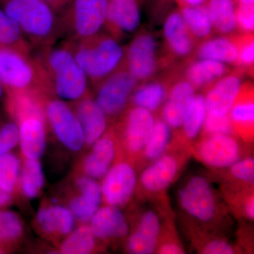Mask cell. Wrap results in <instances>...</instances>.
Masks as SVG:
<instances>
[{
  "instance_id": "6da1fadb",
  "label": "cell",
  "mask_w": 254,
  "mask_h": 254,
  "mask_svg": "<svg viewBox=\"0 0 254 254\" xmlns=\"http://www.w3.org/2000/svg\"><path fill=\"white\" fill-rule=\"evenodd\" d=\"M38 64L48 86L60 100L78 101L86 96L88 79L69 46L46 50Z\"/></svg>"
},
{
  "instance_id": "7a4b0ae2",
  "label": "cell",
  "mask_w": 254,
  "mask_h": 254,
  "mask_svg": "<svg viewBox=\"0 0 254 254\" xmlns=\"http://www.w3.org/2000/svg\"><path fill=\"white\" fill-rule=\"evenodd\" d=\"M68 45L87 78L95 84L125 64L126 50L110 34L98 33Z\"/></svg>"
},
{
  "instance_id": "3957f363",
  "label": "cell",
  "mask_w": 254,
  "mask_h": 254,
  "mask_svg": "<svg viewBox=\"0 0 254 254\" xmlns=\"http://www.w3.org/2000/svg\"><path fill=\"white\" fill-rule=\"evenodd\" d=\"M3 10L16 21L26 38L36 44L48 47L58 36V18L44 0H5Z\"/></svg>"
},
{
  "instance_id": "277c9868",
  "label": "cell",
  "mask_w": 254,
  "mask_h": 254,
  "mask_svg": "<svg viewBox=\"0 0 254 254\" xmlns=\"http://www.w3.org/2000/svg\"><path fill=\"white\" fill-rule=\"evenodd\" d=\"M0 83L11 91H36L48 86L38 63L27 54L0 46Z\"/></svg>"
},
{
  "instance_id": "5b68a950",
  "label": "cell",
  "mask_w": 254,
  "mask_h": 254,
  "mask_svg": "<svg viewBox=\"0 0 254 254\" xmlns=\"http://www.w3.org/2000/svg\"><path fill=\"white\" fill-rule=\"evenodd\" d=\"M169 63L161 55L160 44L155 36L148 31H141L126 50L125 66L138 83L154 77L162 67Z\"/></svg>"
},
{
  "instance_id": "8992f818",
  "label": "cell",
  "mask_w": 254,
  "mask_h": 254,
  "mask_svg": "<svg viewBox=\"0 0 254 254\" xmlns=\"http://www.w3.org/2000/svg\"><path fill=\"white\" fill-rule=\"evenodd\" d=\"M66 20L71 38L82 41L98 34L105 27L109 0H72Z\"/></svg>"
},
{
  "instance_id": "52a82bcc",
  "label": "cell",
  "mask_w": 254,
  "mask_h": 254,
  "mask_svg": "<svg viewBox=\"0 0 254 254\" xmlns=\"http://www.w3.org/2000/svg\"><path fill=\"white\" fill-rule=\"evenodd\" d=\"M138 82L125 64L98 84L96 99L107 117H116L126 108Z\"/></svg>"
},
{
  "instance_id": "ba28073f",
  "label": "cell",
  "mask_w": 254,
  "mask_h": 254,
  "mask_svg": "<svg viewBox=\"0 0 254 254\" xmlns=\"http://www.w3.org/2000/svg\"><path fill=\"white\" fill-rule=\"evenodd\" d=\"M44 113L55 136L66 148L72 151L81 149L85 143L81 125L73 110L64 100H48Z\"/></svg>"
},
{
  "instance_id": "9c48e42d",
  "label": "cell",
  "mask_w": 254,
  "mask_h": 254,
  "mask_svg": "<svg viewBox=\"0 0 254 254\" xmlns=\"http://www.w3.org/2000/svg\"><path fill=\"white\" fill-rule=\"evenodd\" d=\"M179 201L190 216L200 222L211 221L217 213L213 190L206 179L195 175L190 177L179 190Z\"/></svg>"
},
{
  "instance_id": "30bf717a",
  "label": "cell",
  "mask_w": 254,
  "mask_h": 254,
  "mask_svg": "<svg viewBox=\"0 0 254 254\" xmlns=\"http://www.w3.org/2000/svg\"><path fill=\"white\" fill-rule=\"evenodd\" d=\"M136 175L129 164L121 162L114 165L105 175L101 188L102 198L108 205H126L134 193Z\"/></svg>"
},
{
  "instance_id": "8fae6325",
  "label": "cell",
  "mask_w": 254,
  "mask_h": 254,
  "mask_svg": "<svg viewBox=\"0 0 254 254\" xmlns=\"http://www.w3.org/2000/svg\"><path fill=\"white\" fill-rule=\"evenodd\" d=\"M243 69L230 71L207 88L205 97L207 113L215 116L228 115L241 87Z\"/></svg>"
},
{
  "instance_id": "7c38bea8",
  "label": "cell",
  "mask_w": 254,
  "mask_h": 254,
  "mask_svg": "<svg viewBox=\"0 0 254 254\" xmlns=\"http://www.w3.org/2000/svg\"><path fill=\"white\" fill-rule=\"evenodd\" d=\"M142 0H109L105 27L118 40L132 34L141 23Z\"/></svg>"
},
{
  "instance_id": "4fadbf2b",
  "label": "cell",
  "mask_w": 254,
  "mask_h": 254,
  "mask_svg": "<svg viewBox=\"0 0 254 254\" xmlns=\"http://www.w3.org/2000/svg\"><path fill=\"white\" fill-rule=\"evenodd\" d=\"M198 153L205 165L225 168L240 160L241 148L237 140L230 135H208L198 147Z\"/></svg>"
},
{
  "instance_id": "5bb4252c",
  "label": "cell",
  "mask_w": 254,
  "mask_h": 254,
  "mask_svg": "<svg viewBox=\"0 0 254 254\" xmlns=\"http://www.w3.org/2000/svg\"><path fill=\"white\" fill-rule=\"evenodd\" d=\"M163 36L167 50L173 58L177 59L190 58L198 44L187 28L178 9L172 10L167 15Z\"/></svg>"
},
{
  "instance_id": "9a60e30c",
  "label": "cell",
  "mask_w": 254,
  "mask_h": 254,
  "mask_svg": "<svg viewBox=\"0 0 254 254\" xmlns=\"http://www.w3.org/2000/svg\"><path fill=\"white\" fill-rule=\"evenodd\" d=\"M195 90L185 78L172 83L162 111L163 120L170 128L182 127L195 95Z\"/></svg>"
},
{
  "instance_id": "2e32d148",
  "label": "cell",
  "mask_w": 254,
  "mask_h": 254,
  "mask_svg": "<svg viewBox=\"0 0 254 254\" xmlns=\"http://www.w3.org/2000/svg\"><path fill=\"white\" fill-rule=\"evenodd\" d=\"M17 120L19 144L26 159L39 160L46 148L45 113L26 115Z\"/></svg>"
},
{
  "instance_id": "e0dca14e",
  "label": "cell",
  "mask_w": 254,
  "mask_h": 254,
  "mask_svg": "<svg viewBox=\"0 0 254 254\" xmlns=\"http://www.w3.org/2000/svg\"><path fill=\"white\" fill-rule=\"evenodd\" d=\"M155 122L151 112L144 108L133 106L128 112L124 123V141L128 151L137 153L144 149Z\"/></svg>"
},
{
  "instance_id": "ac0fdd59",
  "label": "cell",
  "mask_w": 254,
  "mask_h": 254,
  "mask_svg": "<svg viewBox=\"0 0 254 254\" xmlns=\"http://www.w3.org/2000/svg\"><path fill=\"white\" fill-rule=\"evenodd\" d=\"M73 112L81 125L85 144L93 145L104 134L108 125L107 115L95 100L87 95L78 100Z\"/></svg>"
},
{
  "instance_id": "d6986e66",
  "label": "cell",
  "mask_w": 254,
  "mask_h": 254,
  "mask_svg": "<svg viewBox=\"0 0 254 254\" xmlns=\"http://www.w3.org/2000/svg\"><path fill=\"white\" fill-rule=\"evenodd\" d=\"M161 231V222L156 213L148 210L143 214L136 230L130 235L127 250L133 254L154 253Z\"/></svg>"
},
{
  "instance_id": "ffe728a7",
  "label": "cell",
  "mask_w": 254,
  "mask_h": 254,
  "mask_svg": "<svg viewBox=\"0 0 254 254\" xmlns=\"http://www.w3.org/2000/svg\"><path fill=\"white\" fill-rule=\"evenodd\" d=\"M80 194L69 201L68 208L75 218L83 223L91 221L100 208L102 200L100 186L94 179L88 176L78 177L76 182Z\"/></svg>"
},
{
  "instance_id": "44dd1931",
  "label": "cell",
  "mask_w": 254,
  "mask_h": 254,
  "mask_svg": "<svg viewBox=\"0 0 254 254\" xmlns=\"http://www.w3.org/2000/svg\"><path fill=\"white\" fill-rule=\"evenodd\" d=\"M91 231L102 240L124 238L128 233L125 215L118 207L108 205L98 208L91 220Z\"/></svg>"
},
{
  "instance_id": "7402d4cb",
  "label": "cell",
  "mask_w": 254,
  "mask_h": 254,
  "mask_svg": "<svg viewBox=\"0 0 254 254\" xmlns=\"http://www.w3.org/2000/svg\"><path fill=\"white\" fill-rule=\"evenodd\" d=\"M178 170V160L173 155H164L145 169L142 173L140 182L147 191L158 193L171 185Z\"/></svg>"
},
{
  "instance_id": "603a6c76",
  "label": "cell",
  "mask_w": 254,
  "mask_h": 254,
  "mask_svg": "<svg viewBox=\"0 0 254 254\" xmlns=\"http://www.w3.org/2000/svg\"><path fill=\"white\" fill-rule=\"evenodd\" d=\"M92 145L91 153L83 163V170L86 176L94 180L103 178L109 171L115 159V140L110 133H105Z\"/></svg>"
},
{
  "instance_id": "cb8c5ba5",
  "label": "cell",
  "mask_w": 254,
  "mask_h": 254,
  "mask_svg": "<svg viewBox=\"0 0 254 254\" xmlns=\"http://www.w3.org/2000/svg\"><path fill=\"white\" fill-rule=\"evenodd\" d=\"M173 79H153L141 82L132 93L131 99L133 106L144 108L149 111H157L165 103Z\"/></svg>"
},
{
  "instance_id": "d4e9b609",
  "label": "cell",
  "mask_w": 254,
  "mask_h": 254,
  "mask_svg": "<svg viewBox=\"0 0 254 254\" xmlns=\"http://www.w3.org/2000/svg\"><path fill=\"white\" fill-rule=\"evenodd\" d=\"M75 219L69 208L61 205L42 207L37 215V222L47 235H69L74 230Z\"/></svg>"
},
{
  "instance_id": "484cf974",
  "label": "cell",
  "mask_w": 254,
  "mask_h": 254,
  "mask_svg": "<svg viewBox=\"0 0 254 254\" xmlns=\"http://www.w3.org/2000/svg\"><path fill=\"white\" fill-rule=\"evenodd\" d=\"M230 71L227 64L210 60H198L190 63L184 78L195 89H206Z\"/></svg>"
},
{
  "instance_id": "4316f807",
  "label": "cell",
  "mask_w": 254,
  "mask_h": 254,
  "mask_svg": "<svg viewBox=\"0 0 254 254\" xmlns=\"http://www.w3.org/2000/svg\"><path fill=\"white\" fill-rule=\"evenodd\" d=\"M198 60H210L236 66L238 50L232 36H222L208 39L198 44L195 51Z\"/></svg>"
},
{
  "instance_id": "83f0119b",
  "label": "cell",
  "mask_w": 254,
  "mask_h": 254,
  "mask_svg": "<svg viewBox=\"0 0 254 254\" xmlns=\"http://www.w3.org/2000/svg\"><path fill=\"white\" fill-rule=\"evenodd\" d=\"M213 31L222 36H232L238 30L236 0H208L206 4Z\"/></svg>"
},
{
  "instance_id": "f1b7e54d",
  "label": "cell",
  "mask_w": 254,
  "mask_h": 254,
  "mask_svg": "<svg viewBox=\"0 0 254 254\" xmlns=\"http://www.w3.org/2000/svg\"><path fill=\"white\" fill-rule=\"evenodd\" d=\"M234 129L251 131L254 123V87L250 83H242L230 113Z\"/></svg>"
},
{
  "instance_id": "f546056e",
  "label": "cell",
  "mask_w": 254,
  "mask_h": 254,
  "mask_svg": "<svg viewBox=\"0 0 254 254\" xmlns=\"http://www.w3.org/2000/svg\"><path fill=\"white\" fill-rule=\"evenodd\" d=\"M178 9L187 28L198 44L211 37L213 28L206 4L180 6Z\"/></svg>"
},
{
  "instance_id": "4dcf8cb0",
  "label": "cell",
  "mask_w": 254,
  "mask_h": 254,
  "mask_svg": "<svg viewBox=\"0 0 254 254\" xmlns=\"http://www.w3.org/2000/svg\"><path fill=\"white\" fill-rule=\"evenodd\" d=\"M0 46L27 55L29 52V45L21 28L2 9H0Z\"/></svg>"
},
{
  "instance_id": "1f68e13d",
  "label": "cell",
  "mask_w": 254,
  "mask_h": 254,
  "mask_svg": "<svg viewBox=\"0 0 254 254\" xmlns=\"http://www.w3.org/2000/svg\"><path fill=\"white\" fill-rule=\"evenodd\" d=\"M44 185V175L39 160L26 159L21 177L20 186L23 194L28 198H34L41 193Z\"/></svg>"
},
{
  "instance_id": "d6a6232c",
  "label": "cell",
  "mask_w": 254,
  "mask_h": 254,
  "mask_svg": "<svg viewBox=\"0 0 254 254\" xmlns=\"http://www.w3.org/2000/svg\"><path fill=\"white\" fill-rule=\"evenodd\" d=\"M95 239L90 226L81 225L73 230L64 241L60 247V252L64 254L91 253L95 248Z\"/></svg>"
},
{
  "instance_id": "836d02e7",
  "label": "cell",
  "mask_w": 254,
  "mask_h": 254,
  "mask_svg": "<svg viewBox=\"0 0 254 254\" xmlns=\"http://www.w3.org/2000/svg\"><path fill=\"white\" fill-rule=\"evenodd\" d=\"M163 120H156L153 131L144 148L145 156L149 160H157L163 155L171 138V130Z\"/></svg>"
},
{
  "instance_id": "e575fe53",
  "label": "cell",
  "mask_w": 254,
  "mask_h": 254,
  "mask_svg": "<svg viewBox=\"0 0 254 254\" xmlns=\"http://www.w3.org/2000/svg\"><path fill=\"white\" fill-rule=\"evenodd\" d=\"M206 114L205 97L203 95L195 94L182 126L187 138L193 139L199 134L203 128Z\"/></svg>"
},
{
  "instance_id": "d590c367",
  "label": "cell",
  "mask_w": 254,
  "mask_h": 254,
  "mask_svg": "<svg viewBox=\"0 0 254 254\" xmlns=\"http://www.w3.org/2000/svg\"><path fill=\"white\" fill-rule=\"evenodd\" d=\"M20 174V160L13 153L0 157V187L8 193L14 191Z\"/></svg>"
},
{
  "instance_id": "8d00e7d4",
  "label": "cell",
  "mask_w": 254,
  "mask_h": 254,
  "mask_svg": "<svg viewBox=\"0 0 254 254\" xmlns=\"http://www.w3.org/2000/svg\"><path fill=\"white\" fill-rule=\"evenodd\" d=\"M23 226L17 214L10 210H0V244H9L23 235Z\"/></svg>"
},
{
  "instance_id": "74e56055",
  "label": "cell",
  "mask_w": 254,
  "mask_h": 254,
  "mask_svg": "<svg viewBox=\"0 0 254 254\" xmlns=\"http://www.w3.org/2000/svg\"><path fill=\"white\" fill-rule=\"evenodd\" d=\"M238 50L236 66L242 69L252 68L254 63V40L253 33L233 35Z\"/></svg>"
},
{
  "instance_id": "f35d334b",
  "label": "cell",
  "mask_w": 254,
  "mask_h": 254,
  "mask_svg": "<svg viewBox=\"0 0 254 254\" xmlns=\"http://www.w3.org/2000/svg\"><path fill=\"white\" fill-rule=\"evenodd\" d=\"M203 131L208 135L228 134L233 131V125L230 115L215 116L206 114L203 126Z\"/></svg>"
},
{
  "instance_id": "ab89813d",
  "label": "cell",
  "mask_w": 254,
  "mask_h": 254,
  "mask_svg": "<svg viewBox=\"0 0 254 254\" xmlns=\"http://www.w3.org/2000/svg\"><path fill=\"white\" fill-rule=\"evenodd\" d=\"M19 143L17 124L6 123L0 127V157L10 153Z\"/></svg>"
},
{
  "instance_id": "60d3db41",
  "label": "cell",
  "mask_w": 254,
  "mask_h": 254,
  "mask_svg": "<svg viewBox=\"0 0 254 254\" xmlns=\"http://www.w3.org/2000/svg\"><path fill=\"white\" fill-rule=\"evenodd\" d=\"M230 171L234 177L246 183L254 185V160L247 158L238 160L230 166Z\"/></svg>"
},
{
  "instance_id": "b9f144b4",
  "label": "cell",
  "mask_w": 254,
  "mask_h": 254,
  "mask_svg": "<svg viewBox=\"0 0 254 254\" xmlns=\"http://www.w3.org/2000/svg\"><path fill=\"white\" fill-rule=\"evenodd\" d=\"M237 28L241 33H253L254 29V6L237 4Z\"/></svg>"
},
{
  "instance_id": "7bdbcfd3",
  "label": "cell",
  "mask_w": 254,
  "mask_h": 254,
  "mask_svg": "<svg viewBox=\"0 0 254 254\" xmlns=\"http://www.w3.org/2000/svg\"><path fill=\"white\" fill-rule=\"evenodd\" d=\"M203 254H232L235 250L230 244L223 240H213L209 242L203 248Z\"/></svg>"
},
{
  "instance_id": "ee69618b",
  "label": "cell",
  "mask_w": 254,
  "mask_h": 254,
  "mask_svg": "<svg viewBox=\"0 0 254 254\" xmlns=\"http://www.w3.org/2000/svg\"><path fill=\"white\" fill-rule=\"evenodd\" d=\"M152 11L155 15H162L168 13L175 0H148Z\"/></svg>"
},
{
  "instance_id": "f6af8a7d",
  "label": "cell",
  "mask_w": 254,
  "mask_h": 254,
  "mask_svg": "<svg viewBox=\"0 0 254 254\" xmlns=\"http://www.w3.org/2000/svg\"><path fill=\"white\" fill-rule=\"evenodd\" d=\"M158 254H185L183 248L176 243L168 242L164 244L158 249Z\"/></svg>"
},
{
  "instance_id": "bcb514c9",
  "label": "cell",
  "mask_w": 254,
  "mask_h": 254,
  "mask_svg": "<svg viewBox=\"0 0 254 254\" xmlns=\"http://www.w3.org/2000/svg\"><path fill=\"white\" fill-rule=\"evenodd\" d=\"M245 212L247 218L250 220L254 218V195H251L245 203Z\"/></svg>"
},
{
  "instance_id": "7dc6e473",
  "label": "cell",
  "mask_w": 254,
  "mask_h": 254,
  "mask_svg": "<svg viewBox=\"0 0 254 254\" xmlns=\"http://www.w3.org/2000/svg\"><path fill=\"white\" fill-rule=\"evenodd\" d=\"M178 6H201L205 5L208 0H175Z\"/></svg>"
},
{
  "instance_id": "c3c4849f",
  "label": "cell",
  "mask_w": 254,
  "mask_h": 254,
  "mask_svg": "<svg viewBox=\"0 0 254 254\" xmlns=\"http://www.w3.org/2000/svg\"><path fill=\"white\" fill-rule=\"evenodd\" d=\"M11 200H12L11 193L5 191L0 187V208H3V207L9 205Z\"/></svg>"
},
{
  "instance_id": "681fc988",
  "label": "cell",
  "mask_w": 254,
  "mask_h": 254,
  "mask_svg": "<svg viewBox=\"0 0 254 254\" xmlns=\"http://www.w3.org/2000/svg\"><path fill=\"white\" fill-rule=\"evenodd\" d=\"M44 1L48 3L53 9H58L63 7L72 0H44Z\"/></svg>"
},
{
  "instance_id": "f907efd6",
  "label": "cell",
  "mask_w": 254,
  "mask_h": 254,
  "mask_svg": "<svg viewBox=\"0 0 254 254\" xmlns=\"http://www.w3.org/2000/svg\"><path fill=\"white\" fill-rule=\"evenodd\" d=\"M237 4L245 5V6H250V5L254 4V0H236Z\"/></svg>"
},
{
  "instance_id": "816d5d0a",
  "label": "cell",
  "mask_w": 254,
  "mask_h": 254,
  "mask_svg": "<svg viewBox=\"0 0 254 254\" xmlns=\"http://www.w3.org/2000/svg\"><path fill=\"white\" fill-rule=\"evenodd\" d=\"M3 90H4V87H3L2 84L0 83V99H1V96H2Z\"/></svg>"
},
{
  "instance_id": "f5cc1de1",
  "label": "cell",
  "mask_w": 254,
  "mask_h": 254,
  "mask_svg": "<svg viewBox=\"0 0 254 254\" xmlns=\"http://www.w3.org/2000/svg\"><path fill=\"white\" fill-rule=\"evenodd\" d=\"M0 253H1V250H0Z\"/></svg>"
},
{
  "instance_id": "db71d44e",
  "label": "cell",
  "mask_w": 254,
  "mask_h": 254,
  "mask_svg": "<svg viewBox=\"0 0 254 254\" xmlns=\"http://www.w3.org/2000/svg\"><path fill=\"white\" fill-rule=\"evenodd\" d=\"M142 1H143V0H142Z\"/></svg>"
}]
</instances>
